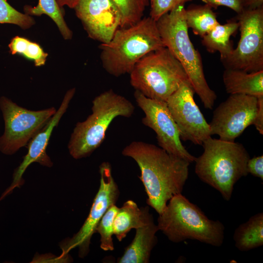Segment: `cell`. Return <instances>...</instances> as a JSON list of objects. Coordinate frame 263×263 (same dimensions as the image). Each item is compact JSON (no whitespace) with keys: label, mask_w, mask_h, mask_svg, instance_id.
Segmentation results:
<instances>
[{"label":"cell","mask_w":263,"mask_h":263,"mask_svg":"<svg viewBox=\"0 0 263 263\" xmlns=\"http://www.w3.org/2000/svg\"><path fill=\"white\" fill-rule=\"evenodd\" d=\"M122 153L137 164L141 171L139 178L148 197L147 203L158 214L172 197L182 193L188 177V161L142 141L131 142Z\"/></svg>","instance_id":"1"},{"label":"cell","mask_w":263,"mask_h":263,"mask_svg":"<svg viewBox=\"0 0 263 263\" xmlns=\"http://www.w3.org/2000/svg\"><path fill=\"white\" fill-rule=\"evenodd\" d=\"M0 109L5 126L0 137V151L6 155H12L25 146L56 111L54 107L28 110L4 96L0 98Z\"/></svg>","instance_id":"8"},{"label":"cell","mask_w":263,"mask_h":263,"mask_svg":"<svg viewBox=\"0 0 263 263\" xmlns=\"http://www.w3.org/2000/svg\"><path fill=\"white\" fill-rule=\"evenodd\" d=\"M247 171L253 176L263 180V155L249 158L246 165Z\"/></svg>","instance_id":"29"},{"label":"cell","mask_w":263,"mask_h":263,"mask_svg":"<svg viewBox=\"0 0 263 263\" xmlns=\"http://www.w3.org/2000/svg\"><path fill=\"white\" fill-rule=\"evenodd\" d=\"M75 92V89L74 88L66 92L56 113L45 126L31 139L28 152L22 162L15 170L11 184L1 194L0 202L12 193L15 188H19L22 185V175L32 163L37 162L44 166H52L53 163L46 153V148L53 130L58 125L62 115L66 112Z\"/></svg>","instance_id":"15"},{"label":"cell","mask_w":263,"mask_h":263,"mask_svg":"<svg viewBox=\"0 0 263 263\" xmlns=\"http://www.w3.org/2000/svg\"><path fill=\"white\" fill-rule=\"evenodd\" d=\"M236 20L240 40L230 56L221 60L223 65L249 73L263 70V7L244 9Z\"/></svg>","instance_id":"9"},{"label":"cell","mask_w":263,"mask_h":263,"mask_svg":"<svg viewBox=\"0 0 263 263\" xmlns=\"http://www.w3.org/2000/svg\"><path fill=\"white\" fill-rule=\"evenodd\" d=\"M135 90L152 99L166 101L184 82L189 81L184 69L164 47L142 57L130 74Z\"/></svg>","instance_id":"7"},{"label":"cell","mask_w":263,"mask_h":263,"mask_svg":"<svg viewBox=\"0 0 263 263\" xmlns=\"http://www.w3.org/2000/svg\"><path fill=\"white\" fill-rule=\"evenodd\" d=\"M157 225L159 230L175 243L190 239L219 247L225 238L223 223L209 219L182 193L169 200L159 214Z\"/></svg>","instance_id":"5"},{"label":"cell","mask_w":263,"mask_h":263,"mask_svg":"<svg viewBox=\"0 0 263 263\" xmlns=\"http://www.w3.org/2000/svg\"><path fill=\"white\" fill-rule=\"evenodd\" d=\"M0 23H9L28 29L35 23L32 16L22 13L13 7L6 0H0Z\"/></svg>","instance_id":"26"},{"label":"cell","mask_w":263,"mask_h":263,"mask_svg":"<svg viewBox=\"0 0 263 263\" xmlns=\"http://www.w3.org/2000/svg\"><path fill=\"white\" fill-rule=\"evenodd\" d=\"M164 47L156 21L149 16L119 28L109 42L101 43L100 59L104 70L118 77L130 74L142 57Z\"/></svg>","instance_id":"3"},{"label":"cell","mask_w":263,"mask_h":263,"mask_svg":"<svg viewBox=\"0 0 263 263\" xmlns=\"http://www.w3.org/2000/svg\"><path fill=\"white\" fill-rule=\"evenodd\" d=\"M258 98L259 107L253 125L262 135L263 134V96Z\"/></svg>","instance_id":"30"},{"label":"cell","mask_w":263,"mask_h":263,"mask_svg":"<svg viewBox=\"0 0 263 263\" xmlns=\"http://www.w3.org/2000/svg\"><path fill=\"white\" fill-rule=\"evenodd\" d=\"M112 0L121 14V28L132 25L142 19L145 8L149 2L148 0Z\"/></svg>","instance_id":"24"},{"label":"cell","mask_w":263,"mask_h":263,"mask_svg":"<svg viewBox=\"0 0 263 263\" xmlns=\"http://www.w3.org/2000/svg\"><path fill=\"white\" fill-rule=\"evenodd\" d=\"M153 220L149 207L139 208L133 201L125 202L119 208L113 223V234L121 242L132 228L143 227Z\"/></svg>","instance_id":"18"},{"label":"cell","mask_w":263,"mask_h":263,"mask_svg":"<svg viewBox=\"0 0 263 263\" xmlns=\"http://www.w3.org/2000/svg\"><path fill=\"white\" fill-rule=\"evenodd\" d=\"M244 9H256L263 7V0H243Z\"/></svg>","instance_id":"31"},{"label":"cell","mask_w":263,"mask_h":263,"mask_svg":"<svg viewBox=\"0 0 263 263\" xmlns=\"http://www.w3.org/2000/svg\"><path fill=\"white\" fill-rule=\"evenodd\" d=\"M80 0H56L60 7L67 6L71 8H74Z\"/></svg>","instance_id":"32"},{"label":"cell","mask_w":263,"mask_h":263,"mask_svg":"<svg viewBox=\"0 0 263 263\" xmlns=\"http://www.w3.org/2000/svg\"><path fill=\"white\" fill-rule=\"evenodd\" d=\"M212 8L225 6L234 11L237 14L244 10L243 0H201Z\"/></svg>","instance_id":"28"},{"label":"cell","mask_w":263,"mask_h":263,"mask_svg":"<svg viewBox=\"0 0 263 263\" xmlns=\"http://www.w3.org/2000/svg\"><path fill=\"white\" fill-rule=\"evenodd\" d=\"M134 239L125 249L119 263H148L151 252L157 243V225L152 220L147 225L138 228Z\"/></svg>","instance_id":"16"},{"label":"cell","mask_w":263,"mask_h":263,"mask_svg":"<svg viewBox=\"0 0 263 263\" xmlns=\"http://www.w3.org/2000/svg\"><path fill=\"white\" fill-rule=\"evenodd\" d=\"M259 107L258 98L241 94H230L213 112L209 123L211 135L234 141L249 126L253 125Z\"/></svg>","instance_id":"12"},{"label":"cell","mask_w":263,"mask_h":263,"mask_svg":"<svg viewBox=\"0 0 263 263\" xmlns=\"http://www.w3.org/2000/svg\"><path fill=\"white\" fill-rule=\"evenodd\" d=\"M185 18L188 28L201 38L219 23L212 8L206 4L190 5L185 9Z\"/></svg>","instance_id":"21"},{"label":"cell","mask_w":263,"mask_h":263,"mask_svg":"<svg viewBox=\"0 0 263 263\" xmlns=\"http://www.w3.org/2000/svg\"><path fill=\"white\" fill-rule=\"evenodd\" d=\"M184 5H179L156 21L164 46L179 61L205 108L212 109L217 95L205 78L201 55L190 39Z\"/></svg>","instance_id":"4"},{"label":"cell","mask_w":263,"mask_h":263,"mask_svg":"<svg viewBox=\"0 0 263 263\" xmlns=\"http://www.w3.org/2000/svg\"><path fill=\"white\" fill-rule=\"evenodd\" d=\"M8 47L11 54L21 55L34 61L37 67L45 65L48 56V53L44 51L39 44L19 36L11 39Z\"/></svg>","instance_id":"23"},{"label":"cell","mask_w":263,"mask_h":263,"mask_svg":"<svg viewBox=\"0 0 263 263\" xmlns=\"http://www.w3.org/2000/svg\"><path fill=\"white\" fill-rule=\"evenodd\" d=\"M235 246L241 251H247L263 245V213H258L239 225L233 236Z\"/></svg>","instance_id":"20"},{"label":"cell","mask_w":263,"mask_h":263,"mask_svg":"<svg viewBox=\"0 0 263 263\" xmlns=\"http://www.w3.org/2000/svg\"><path fill=\"white\" fill-rule=\"evenodd\" d=\"M204 151L196 158L195 172L198 178L230 200L235 184L247 175L250 155L244 145L211 136L203 143Z\"/></svg>","instance_id":"2"},{"label":"cell","mask_w":263,"mask_h":263,"mask_svg":"<svg viewBox=\"0 0 263 263\" xmlns=\"http://www.w3.org/2000/svg\"><path fill=\"white\" fill-rule=\"evenodd\" d=\"M88 36L109 42L120 27V12L112 0H80L74 8Z\"/></svg>","instance_id":"14"},{"label":"cell","mask_w":263,"mask_h":263,"mask_svg":"<svg viewBox=\"0 0 263 263\" xmlns=\"http://www.w3.org/2000/svg\"><path fill=\"white\" fill-rule=\"evenodd\" d=\"M223 80L226 93L230 94L263 96V70L249 73L241 70L225 69Z\"/></svg>","instance_id":"17"},{"label":"cell","mask_w":263,"mask_h":263,"mask_svg":"<svg viewBox=\"0 0 263 263\" xmlns=\"http://www.w3.org/2000/svg\"><path fill=\"white\" fill-rule=\"evenodd\" d=\"M194 91L187 81L166 101L179 131L181 139L202 145L211 136L209 124L196 104Z\"/></svg>","instance_id":"13"},{"label":"cell","mask_w":263,"mask_h":263,"mask_svg":"<svg viewBox=\"0 0 263 263\" xmlns=\"http://www.w3.org/2000/svg\"><path fill=\"white\" fill-rule=\"evenodd\" d=\"M134 108L130 101L112 89L96 96L92 101V113L73 130L68 145L70 155L75 159L89 156L102 143L114 118L131 117Z\"/></svg>","instance_id":"6"},{"label":"cell","mask_w":263,"mask_h":263,"mask_svg":"<svg viewBox=\"0 0 263 263\" xmlns=\"http://www.w3.org/2000/svg\"><path fill=\"white\" fill-rule=\"evenodd\" d=\"M119 207L116 204L110 207L102 217L96 227V232L100 236V248L104 251H113V223Z\"/></svg>","instance_id":"25"},{"label":"cell","mask_w":263,"mask_h":263,"mask_svg":"<svg viewBox=\"0 0 263 263\" xmlns=\"http://www.w3.org/2000/svg\"><path fill=\"white\" fill-rule=\"evenodd\" d=\"M100 186L94 198L89 214L79 230L72 238H67L60 244L61 256H64L73 249L77 247L80 258L85 257L89 251L91 239L96 232V227L108 209L116 204L120 192L112 172L111 164L102 163L99 166Z\"/></svg>","instance_id":"10"},{"label":"cell","mask_w":263,"mask_h":263,"mask_svg":"<svg viewBox=\"0 0 263 263\" xmlns=\"http://www.w3.org/2000/svg\"><path fill=\"white\" fill-rule=\"evenodd\" d=\"M24 11L31 16L47 15L55 22L65 39L72 38L73 33L65 21L63 12L56 0H38L36 6L25 5Z\"/></svg>","instance_id":"22"},{"label":"cell","mask_w":263,"mask_h":263,"mask_svg":"<svg viewBox=\"0 0 263 263\" xmlns=\"http://www.w3.org/2000/svg\"><path fill=\"white\" fill-rule=\"evenodd\" d=\"M150 17L157 21L164 15L169 13L179 5L191 0H150Z\"/></svg>","instance_id":"27"},{"label":"cell","mask_w":263,"mask_h":263,"mask_svg":"<svg viewBox=\"0 0 263 263\" xmlns=\"http://www.w3.org/2000/svg\"><path fill=\"white\" fill-rule=\"evenodd\" d=\"M239 24L236 19L230 20L224 24L220 23L202 38V43L208 52L213 53L219 52L221 60L227 58L233 50L230 40L239 29Z\"/></svg>","instance_id":"19"},{"label":"cell","mask_w":263,"mask_h":263,"mask_svg":"<svg viewBox=\"0 0 263 263\" xmlns=\"http://www.w3.org/2000/svg\"><path fill=\"white\" fill-rule=\"evenodd\" d=\"M134 97L144 113L143 124L156 133L158 144L169 153L180 157L189 163L196 159L183 145L177 126L166 101L147 97L135 91Z\"/></svg>","instance_id":"11"}]
</instances>
